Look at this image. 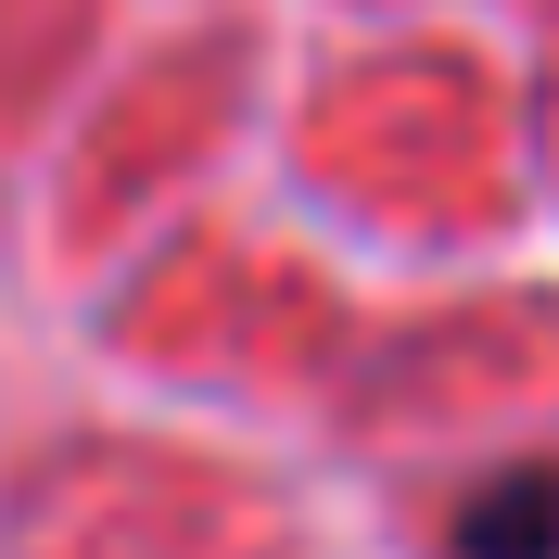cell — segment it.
<instances>
[{"label":"cell","mask_w":559,"mask_h":559,"mask_svg":"<svg viewBox=\"0 0 559 559\" xmlns=\"http://www.w3.org/2000/svg\"><path fill=\"white\" fill-rule=\"evenodd\" d=\"M457 559H559V471H509L457 522Z\"/></svg>","instance_id":"obj_1"}]
</instances>
